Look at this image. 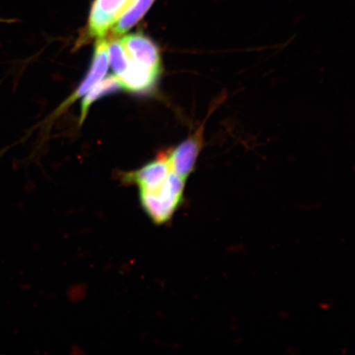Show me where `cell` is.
I'll use <instances>...</instances> for the list:
<instances>
[{
    "label": "cell",
    "instance_id": "obj_10",
    "mask_svg": "<svg viewBox=\"0 0 355 355\" xmlns=\"http://www.w3.org/2000/svg\"><path fill=\"white\" fill-rule=\"evenodd\" d=\"M111 37L107 42L108 56L111 67L116 76H121L130 64V59L123 46L121 39L118 37Z\"/></svg>",
    "mask_w": 355,
    "mask_h": 355
},
{
    "label": "cell",
    "instance_id": "obj_9",
    "mask_svg": "<svg viewBox=\"0 0 355 355\" xmlns=\"http://www.w3.org/2000/svg\"><path fill=\"white\" fill-rule=\"evenodd\" d=\"M123 90L121 81L116 75L102 79L98 83L92 88L91 92L87 93L85 98L83 99L81 106V115H80V123H83L87 117L89 108L97 100Z\"/></svg>",
    "mask_w": 355,
    "mask_h": 355
},
{
    "label": "cell",
    "instance_id": "obj_2",
    "mask_svg": "<svg viewBox=\"0 0 355 355\" xmlns=\"http://www.w3.org/2000/svg\"><path fill=\"white\" fill-rule=\"evenodd\" d=\"M131 0H93L83 41L104 38Z\"/></svg>",
    "mask_w": 355,
    "mask_h": 355
},
{
    "label": "cell",
    "instance_id": "obj_3",
    "mask_svg": "<svg viewBox=\"0 0 355 355\" xmlns=\"http://www.w3.org/2000/svg\"><path fill=\"white\" fill-rule=\"evenodd\" d=\"M171 171L168 155L162 153L139 170L124 174L123 179L127 184L137 185L139 194L149 193L161 188Z\"/></svg>",
    "mask_w": 355,
    "mask_h": 355
},
{
    "label": "cell",
    "instance_id": "obj_4",
    "mask_svg": "<svg viewBox=\"0 0 355 355\" xmlns=\"http://www.w3.org/2000/svg\"><path fill=\"white\" fill-rule=\"evenodd\" d=\"M109 67V56L107 41L104 38L96 39L95 44L94 54L90 68L86 74V77L83 78L77 90L73 94L69 97L60 106L57 113L59 114L62 111L69 107L73 102L76 101L80 97L85 95L89 90L101 81L104 78L106 72H107Z\"/></svg>",
    "mask_w": 355,
    "mask_h": 355
},
{
    "label": "cell",
    "instance_id": "obj_7",
    "mask_svg": "<svg viewBox=\"0 0 355 355\" xmlns=\"http://www.w3.org/2000/svg\"><path fill=\"white\" fill-rule=\"evenodd\" d=\"M162 72V71L149 69L130 60L125 72L118 78L122 83L123 90L145 94L153 91L157 87Z\"/></svg>",
    "mask_w": 355,
    "mask_h": 355
},
{
    "label": "cell",
    "instance_id": "obj_8",
    "mask_svg": "<svg viewBox=\"0 0 355 355\" xmlns=\"http://www.w3.org/2000/svg\"><path fill=\"white\" fill-rule=\"evenodd\" d=\"M155 0H131L111 28L113 37L125 34L144 19Z\"/></svg>",
    "mask_w": 355,
    "mask_h": 355
},
{
    "label": "cell",
    "instance_id": "obj_5",
    "mask_svg": "<svg viewBox=\"0 0 355 355\" xmlns=\"http://www.w3.org/2000/svg\"><path fill=\"white\" fill-rule=\"evenodd\" d=\"M203 146V126L168 153L172 171L187 180L194 170Z\"/></svg>",
    "mask_w": 355,
    "mask_h": 355
},
{
    "label": "cell",
    "instance_id": "obj_1",
    "mask_svg": "<svg viewBox=\"0 0 355 355\" xmlns=\"http://www.w3.org/2000/svg\"><path fill=\"white\" fill-rule=\"evenodd\" d=\"M185 182L172 171L161 188L139 194L141 206L154 224H166L174 216L184 202Z\"/></svg>",
    "mask_w": 355,
    "mask_h": 355
},
{
    "label": "cell",
    "instance_id": "obj_6",
    "mask_svg": "<svg viewBox=\"0 0 355 355\" xmlns=\"http://www.w3.org/2000/svg\"><path fill=\"white\" fill-rule=\"evenodd\" d=\"M121 42L130 60L149 69L162 71L161 53L152 39L139 33L123 35Z\"/></svg>",
    "mask_w": 355,
    "mask_h": 355
},
{
    "label": "cell",
    "instance_id": "obj_11",
    "mask_svg": "<svg viewBox=\"0 0 355 355\" xmlns=\"http://www.w3.org/2000/svg\"><path fill=\"white\" fill-rule=\"evenodd\" d=\"M3 20L2 19H0V21H2Z\"/></svg>",
    "mask_w": 355,
    "mask_h": 355
}]
</instances>
